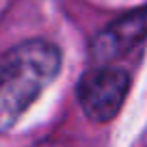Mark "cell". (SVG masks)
<instances>
[{
    "label": "cell",
    "mask_w": 147,
    "mask_h": 147,
    "mask_svg": "<svg viewBox=\"0 0 147 147\" xmlns=\"http://www.w3.org/2000/svg\"><path fill=\"white\" fill-rule=\"evenodd\" d=\"M147 37V7L136 9L110 22L104 30L95 35L91 43V56L97 63H110V61L123 56L134 46Z\"/></svg>",
    "instance_id": "3"
},
{
    "label": "cell",
    "mask_w": 147,
    "mask_h": 147,
    "mask_svg": "<svg viewBox=\"0 0 147 147\" xmlns=\"http://www.w3.org/2000/svg\"><path fill=\"white\" fill-rule=\"evenodd\" d=\"M130 91V76L121 67H93L78 82V102L89 119L104 123L110 121L123 106Z\"/></svg>",
    "instance_id": "2"
},
{
    "label": "cell",
    "mask_w": 147,
    "mask_h": 147,
    "mask_svg": "<svg viewBox=\"0 0 147 147\" xmlns=\"http://www.w3.org/2000/svg\"><path fill=\"white\" fill-rule=\"evenodd\" d=\"M61 69V50L30 39L0 54V132L9 130Z\"/></svg>",
    "instance_id": "1"
}]
</instances>
